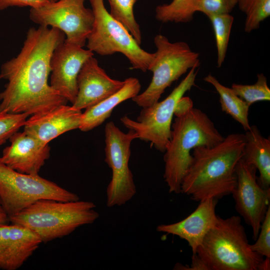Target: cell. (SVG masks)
Masks as SVG:
<instances>
[{
	"label": "cell",
	"mask_w": 270,
	"mask_h": 270,
	"mask_svg": "<svg viewBox=\"0 0 270 270\" xmlns=\"http://www.w3.org/2000/svg\"><path fill=\"white\" fill-rule=\"evenodd\" d=\"M245 143L244 134H232L213 146L194 148L181 192L197 202L231 194L236 184V166Z\"/></svg>",
	"instance_id": "cell-2"
},
{
	"label": "cell",
	"mask_w": 270,
	"mask_h": 270,
	"mask_svg": "<svg viewBox=\"0 0 270 270\" xmlns=\"http://www.w3.org/2000/svg\"><path fill=\"white\" fill-rule=\"evenodd\" d=\"M85 0H58L30 8V20L40 26L61 30L68 42L84 47L92 27V9L85 7Z\"/></svg>",
	"instance_id": "cell-11"
},
{
	"label": "cell",
	"mask_w": 270,
	"mask_h": 270,
	"mask_svg": "<svg viewBox=\"0 0 270 270\" xmlns=\"http://www.w3.org/2000/svg\"><path fill=\"white\" fill-rule=\"evenodd\" d=\"M94 52L65 40L54 50L50 60V86L72 104L78 92L77 78Z\"/></svg>",
	"instance_id": "cell-13"
},
{
	"label": "cell",
	"mask_w": 270,
	"mask_h": 270,
	"mask_svg": "<svg viewBox=\"0 0 270 270\" xmlns=\"http://www.w3.org/2000/svg\"><path fill=\"white\" fill-rule=\"evenodd\" d=\"M239 9L246 14L244 30L250 32L270 16V0H238Z\"/></svg>",
	"instance_id": "cell-24"
},
{
	"label": "cell",
	"mask_w": 270,
	"mask_h": 270,
	"mask_svg": "<svg viewBox=\"0 0 270 270\" xmlns=\"http://www.w3.org/2000/svg\"><path fill=\"white\" fill-rule=\"evenodd\" d=\"M196 67L190 70L188 74L164 100L143 108L136 120L124 116L122 124L134 132L138 139L150 142L156 149L164 152L170 138L172 120L178 100L195 86Z\"/></svg>",
	"instance_id": "cell-9"
},
{
	"label": "cell",
	"mask_w": 270,
	"mask_h": 270,
	"mask_svg": "<svg viewBox=\"0 0 270 270\" xmlns=\"http://www.w3.org/2000/svg\"><path fill=\"white\" fill-rule=\"evenodd\" d=\"M196 208L182 220L174 224L158 226L156 230L178 236L187 242L192 254H196L208 232L214 226L218 199L210 198L200 202Z\"/></svg>",
	"instance_id": "cell-18"
},
{
	"label": "cell",
	"mask_w": 270,
	"mask_h": 270,
	"mask_svg": "<svg viewBox=\"0 0 270 270\" xmlns=\"http://www.w3.org/2000/svg\"><path fill=\"white\" fill-rule=\"evenodd\" d=\"M237 4L238 0H198L196 12L204 14L208 18L230 14Z\"/></svg>",
	"instance_id": "cell-28"
},
{
	"label": "cell",
	"mask_w": 270,
	"mask_h": 270,
	"mask_svg": "<svg viewBox=\"0 0 270 270\" xmlns=\"http://www.w3.org/2000/svg\"><path fill=\"white\" fill-rule=\"evenodd\" d=\"M138 0H108L110 14L122 24L140 44L142 36L140 25L134 13V6Z\"/></svg>",
	"instance_id": "cell-23"
},
{
	"label": "cell",
	"mask_w": 270,
	"mask_h": 270,
	"mask_svg": "<svg viewBox=\"0 0 270 270\" xmlns=\"http://www.w3.org/2000/svg\"><path fill=\"white\" fill-rule=\"evenodd\" d=\"M204 80L211 84L218 94L222 110L240 123L246 131L249 130L251 126L248 120L250 106L236 96L230 88L222 85L212 75L208 74Z\"/></svg>",
	"instance_id": "cell-21"
},
{
	"label": "cell",
	"mask_w": 270,
	"mask_h": 270,
	"mask_svg": "<svg viewBox=\"0 0 270 270\" xmlns=\"http://www.w3.org/2000/svg\"><path fill=\"white\" fill-rule=\"evenodd\" d=\"M28 116L26 113L12 114L0 112V146L24 126Z\"/></svg>",
	"instance_id": "cell-27"
},
{
	"label": "cell",
	"mask_w": 270,
	"mask_h": 270,
	"mask_svg": "<svg viewBox=\"0 0 270 270\" xmlns=\"http://www.w3.org/2000/svg\"><path fill=\"white\" fill-rule=\"evenodd\" d=\"M224 137L209 117L192 108L176 116L164 157V178L170 193L181 192V185L192 160L190 152L198 146H213Z\"/></svg>",
	"instance_id": "cell-3"
},
{
	"label": "cell",
	"mask_w": 270,
	"mask_h": 270,
	"mask_svg": "<svg viewBox=\"0 0 270 270\" xmlns=\"http://www.w3.org/2000/svg\"><path fill=\"white\" fill-rule=\"evenodd\" d=\"M64 40V34L54 28L28 30L19 54L1 66L0 74L8 82L0 92V112L32 116L66 104L48 82L52 55Z\"/></svg>",
	"instance_id": "cell-1"
},
{
	"label": "cell",
	"mask_w": 270,
	"mask_h": 270,
	"mask_svg": "<svg viewBox=\"0 0 270 270\" xmlns=\"http://www.w3.org/2000/svg\"><path fill=\"white\" fill-rule=\"evenodd\" d=\"M154 42L156 50L148 69L152 72V80L142 92L132 98L142 108L157 102L173 82L200 64L199 54L184 42H172L161 34L156 35Z\"/></svg>",
	"instance_id": "cell-6"
},
{
	"label": "cell",
	"mask_w": 270,
	"mask_h": 270,
	"mask_svg": "<svg viewBox=\"0 0 270 270\" xmlns=\"http://www.w3.org/2000/svg\"><path fill=\"white\" fill-rule=\"evenodd\" d=\"M42 242L35 233L26 227L11 222L0 224V268H19Z\"/></svg>",
	"instance_id": "cell-16"
},
{
	"label": "cell",
	"mask_w": 270,
	"mask_h": 270,
	"mask_svg": "<svg viewBox=\"0 0 270 270\" xmlns=\"http://www.w3.org/2000/svg\"><path fill=\"white\" fill-rule=\"evenodd\" d=\"M121 81L110 77L93 56L83 64L77 78L78 92L72 106L82 110L113 94L124 86Z\"/></svg>",
	"instance_id": "cell-14"
},
{
	"label": "cell",
	"mask_w": 270,
	"mask_h": 270,
	"mask_svg": "<svg viewBox=\"0 0 270 270\" xmlns=\"http://www.w3.org/2000/svg\"><path fill=\"white\" fill-rule=\"evenodd\" d=\"M49 2H55L58 1V0H48Z\"/></svg>",
	"instance_id": "cell-35"
},
{
	"label": "cell",
	"mask_w": 270,
	"mask_h": 270,
	"mask_svg": "<svg viewBox=\"0 0 270 270\" xmlns=\"http://www.w3.org/2000/svg\"><path fill=\"white\" fill-rule=\"evenodd\" d=\"M80 200L78 196L38 174L17 172L0 157V202L8 218L38 200Z\"/></svg>",
	"instance_id": "cell-8"
},
{
	"label": "cell",
	"mask_w": 270,
	"mask_h": 270,
	"mask_svg": "<svg viewBox=\"0 0 270 270\" xmlns=\"http://www.w3.org/2000/svg\"><path fill=\"white\" fill-rule=\"evenodd\" d=\"M198 0H172L168 4L158 6L156 18L162 22L186 23L192 21L196 12Z\"/></svg>",
	"instance_id": "cell-22"
},
{
	"label": "cell",
	"mask_w": 270,
	"mask_h": 270,
	"mask_svg": "<svg viewBox=\"0 0 270 270\" xmlns=\"http://www.w3.org/2000/svg\"><path fill=\"white\" fill-rule=\"evenodd\" d=\"M105 162L112 172L106 188V206H120L130 201L136 192L133 175L129 168L132 141L138 139L136 133L122 132L112 122L105 126Z\"/></svg>",
	"instance_id": "cell-10"
},
{
	"label": "cell",
	"mask_w": 270,
	"mask_h": 270,
	"mask_svg": "<svg viewBox=\"0 0 270 270\" xmlns=\"http://www.w3.org/2000/svg\"><path fill=\"white\" fill-rule=\"evenodd\" d=\"M246 143L242 156L248 164L258 170V178L260 186L270 189V138H264L255 126L246 131Z\"/></svg>",
	"instance_id": "cell-20"
},
{
	"label": "cell",
	"mask_w": 270,
	"mask_h": 270,
	"mask_svg": "<svg viewBox=\"0 0 270 270\" xmlns=\"http://www.w3.org/2000/svg\"><path fill=\"white\" fill-rule=\"evenodd\" d=\"M8 220V216L3 208L0 202V224L6 223Z\"/></svg>",
	"instance_id": "cell-34"
},
{
	"label": "cell",
	"mask_w": 270,
	"mask_h": 270,
	"mask_svg": "<svg viewBox=\"0 0 270 270\" xmlns=\"http://www.w3.org/2000/svg\"><path fill=\"white\" fill-rule=\"evenodd\" d=\"M192 261L190 266H182V267L178 266V269L188 270H210L207 264L197 255L194 254L192 256Z\"/></svg>",
	"instance_id": "cell-32"
},
{
	"label": "cell",
	"mask_w": 270,
	"mask_h": 270,
	"mask_svg": "<svg viewBox=\"0 0 270 270\" xmlns=\"http://www.w3.org/2000/svg\"><path fill=\"white\" fill-rule=\"evenodd\" d=\"M48 2V0H0V10L12 6H30V8H36Z\"/></svg>",
	"instance_id": "cell-30"
},
{
	"label": "cell",
	"mask_w": 270,
	"mask_h": 270,
	"mask_svg": "<svg viewBox=\"0 0 270 270\" xmlns=\"http://www.w3.org/2000/svg\"><path fill=\"white\" fill-rule=\"evenodd\" d=\"M96 204L80 200L36 201L8 218L11 223L22 226L35 233L42 242L68 236L78 228L94 223L99 217Z\"/></svg>",
	"instance_id": "cell-4"
},
{
	"label": "cell",
	"mask_w": 270,
	"mask_h": 270,
	"mask_svg": "<svg viewBox=\"0 0 270 270\" xmlns=\"http://www.w3.org/2000/svg\"><path fill=\"white\" fill-rule=\"evenodd\" d=\"M208 18L214 29L217 50V66L220 68L224 62L234 18L230 14H226L210 16Z\"/></svg>",
	"instance_id": "cell-25"
},
{
	"label": "cell",
	"mask_w": 270,
	"mask_h": 270,
	"mask_svg": "<svg viewBox=\"0 0 270 270\" xmlns=\"http://www.w3.org/2000/svg\"><path fill=\"white\" fill-rule=\"evenodd\" d=\"M270 266V258H265L260 264L258 270H269Z\"/></svg>",
	"instance_id": "cell-33"
},
{
	"label": "cell",
	"mask_w": 270,
	"mask_h": 270,
	"mask_svg": "<svg viewBox=\"0 0 270 270\" xmlns=\"http://www.w3.org/2000/svg\"><path fill=\"white\" fill-rule=\"evenodd\" d=\"M82 112L72 106L60 105L27 119L24 131L44 144L67 132L79 128Z\"/></svg>",
	"instance_id": "cell-17"
},
{
	"label": "cell",
	"mask_w": 270,
	"mask_h": 270,
	"mask_svg": "<svg viewBox=\"0 0 270 270\" xmlns=\"http://www.w3.org/2000/svg\"><path fill=\"white\" fill-rule=\"evenodd\" d=\"M89 1L94 21L86 40L88 49L101 56L121 53L128 60L132 69L148 70L154 54L140 46L124 26L110 14L104 0Z\"/></svg>",
	"instance_id": "cell-7"
},
{
	"label": "cell",
	"mask_w": 270,
	"mask_h": 270,
	"mask_svg": "<svg viewBox=\"0 0 270 270\" xmlns=\"http://www.w3.org/2000/svg\"><path fill=\"white\" fill-rule=\"evenodd\" d=\"M10 144L5 148L0 157L10 168L22 173L38 174L50 156V148L25 132H17L9 138Z\"/></svg>",
	"instance_id": "cell-15"
},
{
	"label": "cell",
	"mask_w": 270,
	"mask_h": 270,
	"mask_svg": "<svg viewBox=\"0 0 270 270\" xmlns=\"http://www.w3.org/2000/svg\"><path fill=\"white\" fill-rule=\"evenodd\" d=\"M230 88L250 106L257 102L270 100V89L263 74H258L257 80L253 84L234 83Z\"/></svg>",
	"instance_id": "cell-26"
},
{
	"label": "cell",
	"mask_w": 270,
	"mask_h": 270,
	"mask_svg": "<svg viewBox=\"0 0 270 270\" xmlns=\"http://www.w3.org/2000/svg\"><path fill=\"white\" fill-rule=\"evenodd\" d=\"M256 170L241 158L236 166V184L232 193L236 210L251 227L254 240L270 206V189L264 188L259 184Z\"/></svg>",
	"instance_id": "cell-12"
},
{
	"label": "cell",
	"mask_w": 270,
	"mask_h": 270,
	"mask_svg": "<svg viewBox=\"0 0 270 270\" xmlns=\"http://www.w3.org/2000/svg\"><path fill=\"white\" fill-rule=\"evenodd\" d=\"M124 82V86L118 92L86 109L82 115L79 127L80 130L88 132L100 126L110 116L118 104L139 94L141 84L138 78L130 77Z\"/></svg>",
	"instance_id": "cell-19"
},
{
	"label": "cell",
	"mask_w": 270,
	"mask_h": 270,
	"mask_svg": "<svg viewBox=\"0 0 270 270\" xmlns=\"http://www.w3.org/2000/svg\"><path fill=\"white\" fill-rule=\"evenodd\" d=\"M2 78V76H0V80Z\"/></svg>",
	"instance_id": "cell-36"
},
{
	"label": "cell",
	"mask_w": 270,
	"mask_h": 270,
	"mask_svg": "<svg viewBox=\"0 0 270 270\" xmlns=\"http://www.w3.org/2000/svg\"><path fill=\"white\" fill-rule=\"evenodd\" d=\"M255 240L256 242L250 245L252 250L264 257L270 258V206Z\"/></svg>",
	"instance_id": "cell-29"
},
{
	"label": "cell",
	"mask_w": 270,
	"mask_h": 270,
	"mask_svg": "<svg viewBox=\"0 0 270 270\" xmlns=\"http://www.w3.org/2000/svg\"><path fill=\"white\" fill-rule=\"evenodd\" d=\"M193 108L192 100L188 96H182L178 102L174 112V116L182 114Z\"/></svg>",
	"instance_id": "cell-31"
},
{
	"label": "cell",
	"mask_w": 270,
	"mask_h": 270,
	"mask_svg": "<svg viewBox=\"0 0 270 270\" xmlns=\"http://www.w3.org/2000/svg\"><path fill=\"white\" fill-rule=\"evenodd\" d=\"M240 216H218L196 250L210 270H258L264 257L254 252Z\"/></svg>",
	"instance_id": "cell-5"
}]
</instances>
